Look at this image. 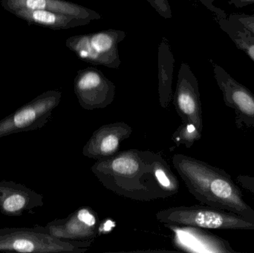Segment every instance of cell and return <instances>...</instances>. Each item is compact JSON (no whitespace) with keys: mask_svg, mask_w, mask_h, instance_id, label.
<instances>
[{"mask_svg":"<svg viewBox=\"0 0 254 253\" xmlns=\"http://www.w3.org/2000/svg\"><path fill=\"white\" fill-rule=\"evenodd\" d=\"M167 164L152 152L128 150L98 160L92 171L116 194L136 201L157 200L173 196L157 178L158 169Z\"/></svg>","mask_w":254,"mask_h":253,"instance_id":"cell-1","label":"cell"},{"mask_svg":"<svg viewBox=\"0 0 254 253\" xmlns=\"http://www.w3.org/2000/svg\"><path fill=\"white\" fill-rule=\"evenodd\" d=\"M173 161L190 193L203 204L254 221V209L226 171L184 154H176Z\"/></svg>","mask_w":254,"mask_h":253,"instance_id":"cell-2","label":"cell"},{"mask_svg":"<svg viewBox=\"0 0 254 253\" xmlns=\"http://www.w3.org/2000/svg\"><path fill=\"white\" fill-rule=\"evenodd\" d=\"M164 225L189 226L206 230H254V221L239 214L213 206H177L157 213Z\"/></svg>","mask_w":254,"mask_h":253,"instance_id":"cell-3","label":"cell"},{"mask_svg":"<svg viewBox=\"0 0 254 253\" xmlns=\"http://www.w3.org/2000/svg\"><path fill=\"white\" fill-rule=\"evenodd\" d=\"M90 242L58 239L34 228L0 230V251L18 253H83Z\"/></svg>","mask_w":254,"mask_h":253,"instance_id":"cell-4","label":"cell"},{"mask_svg":"<svg viewBox=\"0 0 254 253\" xmlns=\"http://www.w3.org/2000/svg\"><path fill=\"white\" fill-rule=\"evenodd\" d=\"M126 36L121 30H105L72 36L67 39L65 46L85 62L117 69L122 63L118 46Z\"/></svg>","mask_w":254,"mask_h":253,"instance_id":"cell-5","label":"cell"},{"mask_svg":"<svg viewBox=\"0 0 254 253\" xmlns=\"http://www.w3.org/2000/svg\"><path fill=\"white\" fill-rule=\"evenodd\" d=\"M62 93L51 90L34 98L0 120V138L19 132L41 129L59 105Z\"/></svg>","mask_w":254,"mask_h":253,"instance_id":"cell-6","label":"cell"},{"mask_svg":"<svg viewBox=\"0 0 254 253\" xmlns=\"http://www.w3.org/2000/svg\"><path fill=\"white\" fill-rule=\"evenodd\" d=\"M116 87L101 71L94 67L79 70L74 81V90L84 109L104 108L113 102Z\"/></svg>","mask_w":254,"mask_h":253,"instance_id":"cell-7","label":"cell"},{"mask_svg":"<svg viewBox=\"0 0 254 253\" xmlns=\"http://www.w3.org/2000/svg\"><path fill=\"white\" fill-rule=\"evenodd\" d=\"M213 74L225 105L236 113L239 127H254V95L222 66L213 63Z\"/></svg>","mask_w":254,"mask_h":253,"instance_id":"cell-8","label":"cell"},{"mask_svg":"<svg viewBox=\"0 0 254 253\" xmlns=\"http://www.w3.org/2000/svg\"><path fill=\"white\" fill-rule=\"evenodd\" d=\"M174 104L183 123L194 125L203 130L202 108L198 82L188 64H181L178 74Z\"/></svg>","mask_w":254,"mask_h":253,"instance_id":"cell-9","label":"cell"},{"mask_svg":"<svg viewBox=\"0 0 254 253\" xmlns=\"http://www.w3.org/2000/svg\"><path fill=\"white\" fill-rule=\"evenodd\" d=\"M98 216L89 207H83L64 220L49 223L46 227L37 226L40 231L58 239L71 241L92 240L98 234Z\"/></svg>","mask_w":254,"mask_h":253,"instance_id":"cell-10","label":"cell"},{"mask_svg":"<svg viewBox=\"0 0 254 253\" xmlns=\"http://www.w3.org/2000/svg\"><path fill=\"white\" fill-rule=\"evenodd\" d=\"M165 226L173 232L178 247L187 252L236 253L228 241L204 229L189 226Z\"/></svg>","mask_w":254,"mask_h":253,"instance_id":"cell-11","label":"cell"},{"mask_svg":"<svg viewBox=\"0 0 254 253\" xmlns=\"http://www.w3.org/2000/svg\"><path fill=\"white\" fill-rule=\"evenodd\" d=\"M132 129L123 122L105 125L97 129L83 150L89 158L101 160L116 154L122 141L127 139Z\"/></svg>","mask_w":254,"mask_h":253,"instance_id":"cell-12","label":"cell"},{"mask_svg":"<svg viewBox=\"0 0 254 253\" xmlns=\"http://www.w3.org/2000/svg\"><path fill=\"white\" fill-rule=\"evenodd\" d=\"M43 196L22 184L0 181V212L7 216H21L43 206Z\"/></svg>","mask_w":254,"mask_h":253,"instance_id":"cell-13","label":"cell"},{"mask_svg":"<svg viewBox=\"0 0 254 253\" xmlns=\"http://www.w3.org/2000/svg\"><path fill=\"white\" fill-rule=\"evenodd\" d=\"M1 4L8 12L16 9L49 10L91 21L102 17L95 10L65 0H1Z\"/></svg>","mask_w":254,"mask_h":253,"instance_id":"cell-14","label":"cell"},{"mask_svg":"<svg viewBox=\"0 0 254 253\" xmlns=\"http://www.w3.org/2000/svg\"><path fill=\"white\" fill-rule=\"evenodd\" d=\"M29 25H39L53 30L68 29L88 25L91 20L71 15L43 10L16 9L10 12Z\"/></svg>","mask_w":254,"mask_h":253,"instance_id":"cell-15","label":"cell"},{"mask_svg":"<svg viewBox=\"0 0 254 253\" xmlns=\"http://www.w3.org/2000/svg\"><path fill=\"white\" fill-rule=\"evenodd\" d=\"M175 58L167 39L163 38L158 46V95L160 103L167 108L172 99V83Z\"/></svg>","mask_w":254,"mask_h":253,"instance_id":"cell-16","label":"cell"},{"mask_svg":"<svg viewBox=\"0 0 254 253\" xmlns=\"http://www.w3.org/2000/svg\"><path fill=\"white\" fill-rule=\"evenodd\" d=\"M216 21L221 29L228 34L237 49L244 52L254 62V34L231 16Z\"/></svg>","mask_w":254,"mask_h":253,"instance_id":"cell-17","label":"cell"},{"mask_svg":"<svg viewBox=\"0 0 254 253\" xmlns=\"http://www.w3.org/2000/svg\"><path fill=\"white\" fill-rule=\"evenodd\" d=\"M174 138V141L178 143V144H184L190 148L195 141L201 139V132L194 125L184 123L175 132Z\"/></svg>","mask_w":254,"mask_h":253,"instance_id":"cell-18","label":"cell"},{"mask_svg":"<svg viewBox=\"0 0 254 253\" xmlns=\"http://www.w3.org/2000/svg\"><path fill=\"white\" fill-rule=\"evenodd\" d=\"M157 13L164 19H171L173 17L171 7L168 0H146Z\"/></svg>","mask_w":254,"mask_h":253,"instance_id":"cell-19","label":"cell"},{"mask_svg":"<svg viewBox=\"0 0 254 253\" xmlns=\"http://www.w3.org/2000/svg\"><path fill=\"white\" fill-rule=\"evenodd\" d=\"M229 16L240 22L243 26L246 27L249 31L254 34V13H231Z\"/></svg>","mask_w":254,"mask_h":253,"instance_id":"cell-20","label":"cell"},{"mask_svg":"<svg viewBox=\"0 0 254 253\" xmlns=\"http://www.w3.org/2000/svg\"><path fill=\"white\" fill-rule=\"evenodd\" d=\"M198 1H200L203 5H204V7H207L208 10H210L215 15L216 20L222 19V18H226L228 16L227 13L222 9L216 7L213 4L212 0H198Z\"/></svg>","mask_w":254,"mask_h":253,"instance_id":"cell-21","label":"cell"},{"mask_svg":"<svg viewBox=\"0 0 254 253\" xmlns=\"http://www.w3.org/2000/svg\"><path fill=\"white\" fill-rule=\"evenodd\" d=\"M237 183L243 188L254 195V177L252 175H240L237 177Z\"/></svg>","mask_w":254,"mask_h":253,"instance_id":"cell-22","label":"cell"},{"mask_svg":"<svg viewBox=\"0 0 254 253\" xmlns=\"http://www.w3.org/2000/svg\"><path fill=\"white\" fill-rule=\"evenodd\" d=\"M228 2L230 5H234L237 8H242L254 4V0H229Z\"/></svg>","mask_w":254,"mask_h":253,"instance_id":"cell-23","label":"cell"}]
</instances>
